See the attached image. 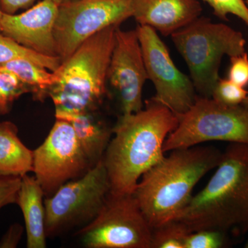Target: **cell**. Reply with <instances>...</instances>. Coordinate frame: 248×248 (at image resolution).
I'll use <instances>...</instances> for the list:
<instances>
[{
	"instance_id": "1",
	"label": "cell",
	"mask_w": 248,
	"mask_h": 248,
	"mask_svg": "<svg viewBox=\"0 0 248 248\" xmlns=\"http://www.w3.org/2000/svg\"><path fill=\"white\" fill-rule=\"evenodd\" d=\"M178 124L177 115L153 98L144 109L121 116L103 158L110 192L133 194L143 174L164 157L165 141Z\"/></svg>"
},
{
	"instance_id": "2",
	"label": "cell",
	"mask_w": 248,
	"mask_h": 248,
	"mask_svg": "<svg viewBox=\"0 0 248 248\" xmlns=\"http://www.w3.org/2000/svg\"><path fill=\"white\" fill-rule=\"evenodd\" d=\"M170 152L143 174L133 192L153 230L178 218L197 183L216 169L223 154L215 147L200 145Z\"/></svg>"
},
{
	"instance_id": "3",
	"label": "cell",
	"mask_w": 248,
	"mask_h": 248,
	"mask_svg": "<svg viewBox=\"0 0 248 248\" xmlns=\"http://www.w3.org/2000/svg\"><path fill=\"white\" fill-rule=\"evenodd\" d=\"M213 177L176 219L189 231L248 232V145L231 143Z\"/></svg>"
},
{
	"instance_id": "4",
	"label": "cell",
	"mask_w": 248,
	"mask_h": 248,
	"mask_svg": "<svg viewBox=\"0 0 248 248\" xmlns=\"http://www.w3.org/2000/svg\"><path fill=\"white\" fill-rule=\"evenodd\" d=\"M119 27L110 26L90 37L55 71L58 81L48 92L55 117L94 111L100 105L107 91L108 71Z\"/></svg>"
},
{
	"instance_id": "5",
	"label": "cell",
	"mask_w": 248,
	"mask_h": 248,
	"mask_svg": "<svg viewBox=\"0 0 248 248\" xmlns=\"http://www.w3.org/2000/svg\"><path fill=\"white\" fill-rule=\"evenodd\" d=\"M170 36L188 67L190 79L200 97H212L225 55L231 58L246 52L242 32L207 17L197 18Z\"/></svg>"
},
{
	"instance_id": "6",
	"label": "cell",
	"mask_w": 248,
	"mask_h": 248,
	"mask_svg": "<svg viewBox=\"0 0 248 248\" xmlns=\"http://www.w3.org/2000/svg\"><path fill=\"white\" fill-rule=\"evenodd\" d=\"M170 134L164 153L190 148L208 141H228L248 145V108L228 106L213 98L197 97Z\"/></svg>"
},
{
	"instance_id": "7",
	"label": "cell",
	"mask_w": 248,
	"mask_h": 248,
	"mask_svg": "<svg viewBox=\"0 0 248 248\" xmlns=\"http://www.w3.org/2000/svg\"><path fill=\"white\" fill-rule=\"evenodd\" d=\"M110 191L103 159L81 177L63 184L45 200L47 237L86 226L99 213Z\"/></svg>"
},
{
	"instance_id": "8",
	"label": "cell",
	"mask_w": 248,
	"mask_h": 248,
	"mask_svg": "<svg viewBox=\"0 0 248 248\" xmlns=\"http://www.w3.org/2000/svg\"><path fill=\"white\" fill-rule=\"evenodd\" d=\"M77 234L88 248H151L153 228L133 194L110 192L95 218Z\"/></svg>"
},
{
	"instance_id": "9",
	"label": "cell",
	"mask_w": 248,
	"mask_h": 248,
	"mask_svg": "<svg viewBox=\"0 0 248 248\" xmlns=\"http://www.w3.org/2000/svg\"><path fill=\"white\" fill-rule=\"evenodd\" d=\"M133 16L130 0H73L58 6L53 35L62 62L101 31Z\"/></svg>"
},
{
	"instance_id": "10",
	"label": "cell",
	"mask_w": 248,
	"mask_h": 248,
	"mask_svg": "<svg viewBox=\"0 0 248 248\" xmlns=\"http://www.w3.org/2000/svg\"><path fill=\"white\" fill-rule=\"evenodd\" d=\"M91 168L71 124L66 120L56 119L45 141L33 151L32 172L46 197Z\"/></svg>"
},
{
	"instance_id": "11",
	"label": "cell",
	"mask_w": 248,
	"mask_h": 248,
	"mask_svg": "<svg viewBox=\"0 0 248 248\" xmlns=\"http://www.w3.org/2000/svg\"><path fill=\"white\" fill-rule=\"evenodd\" d=\"M136 31L148 79L156 91L153 99L177 116L185 113L197 98L192 80L175 66L169 49L155 29L139 25Z\"/></svg>"
},
{
	"instance_id": "12",
	"label": "cell",
	"mask_w": 248,
	"mask_h": 248,
	"mask_svg": "<svg viewBox=\"0 0 248 248\" xmlns=\"http://www.w3.org/2000/svg\"><path fill=\"white\" fill-rule=\"evenodd\" d=\"M148 79L141 45L136 30L115 32L108 81L115 90L122 115H130L143 108L142 93Z\"/></svg>"
},
{
	"instance_id": "13",
	"label": "cell",
	"mask_w": 248,
	"mask_h": 248,
	"mask_svg": "<svg viewBox=\"0 0 248 248\" xmlns=\"http://www.w3.org/2000/svg\"><path fill=\"white\" fill-rule=\"evenodd\" d=\"M58 6L42 0L20 14H3L1 33L41 55L58 57L53 29Z\"/></svg>"
},
{
	"instance_id": "14",
	"label": "cell",
	"mask_w": 248,
	"mask_h": 248,
	"mask_svg": "<svg viewBox=\"0 0 248 248\" xmlns=\"http://www.w3.org/2000/svg\"><path fill=\"white\" fill-rule=\"evenodd\" d=\"M132 13L141 26H148L161 35H171L200 17L199 0H130Z\"/></svg>"
},
{
	"instance_id": "15",
	"label": "cell",
	"mask_w": 248,
	"mask_h": 248,
	"mask_svg": "<svg viewBox=\"0 0 248 248\" xmlns=\"http://www.w3.org/2000/svg\"><path fill=\"white\" fill-rule=\"evenodd\" d=\"M45 196L35 176H23L16 203L24 216L28 248H45L46 246Z\"/></svg>"
},
{
	"instance_id": "16",
	"label": "cell",
	"mask_w": 248,
	"mask_h": 248,
	"mask_svg": "<svg viewBox=\"0 0 248 248\" xmlns=\"http://www.w3.org/2000/svg\"><path fill=\"white\" fill-rule=\"evenodd\" d=\"M69 122L81 148L92 167L103 159L112 135V129L93 115V111L77 112L55 117Z\"/></svg>"
},
{
	"instance_id": "17",
	"label": "cell",
	"mask_w": 248,
	"mask_h": 248,
	"mask_svg": "<svg viewBox=\"0 0 248 248\" xmlns=\"http://www.w3.org/2000/svg\"><path fill=\"white\" fill-rule=\"evenodd\" d=\"M33 170V151L18 137L17 125L0 122V177H19Z\"/></svg>"
},
{
	"instance_id": "18",
	"label": "cell",
	"mask_w": 248,
	"mask_h": 248,
	"mask_svg": "<svg viewBox=\"0 0 248 248\" xmlns=\"http://www.w3.org/2000/svg\"><path fill=\"white\" fill-rule=\"evenodd\" d=\"M47 68L27 60H16L0 64V71L9 72L17 77L31 89L34 97L44 100L48 97L50 89L56 84V72H48Z\"/></svg>"
},
{
	"instance_id": "19",
	"label": "cell",
	"mask_w": 248,
	"mask_h": 248,
	"mask_svg": "<svg viewBox=\"0 0 248 248\" xmlns=\"http://www.w3.org/2000/svg\"><path fill=\"white\" fill-rule=\"evenodd\" d=\"M16 60H30L51 72L57 71L62 63L59 57L46 56L36 53L0 32V64Z\"/></svg>"
},
{
	"instance_id": "20",
	"label": "cell",
	"mask_w": 248,
	"mask_h": 248,
	"mask_svg": "<svg viewBox=\"0 0 248 248\" xmlns=\"http://www.w3.org/2000/svg\"><path fill=\"white\" fill-rule=\"evenodd\" d=\"M190 233L183 222L171 220L153 230L151 248H185Z\"/></svg>"
},
{
	"instance_id": "21",
	"label": "cell",
	"mask_w": 248,
	"mask_h": 248,
	"mask_svg": "<svg viewBox=\"0 0 248 248\" xmlns=\"http://www.w3.org/2000/svg\"><path fill=\"white\" fill-rule=\"evenodd\" d=\"M31 89L12 73L0 71V115L9 113L14 102Z\"/></svg>"
},
{
	"instance_id": "22",
	"label": "cell",
	"mask_w": 248,
	"mask_h": 248,
	"mask_svg": "<svg viewBox=\"0 0 248 248\" xmlns=\"http://www.w3.org/2000/svg\"><path fill=\"white\" fill-rule=\"evenodd\" d=\"M229 235L215 230H202L190 233L185 248H222L229 244Z\"/></svg>"
},
{
	"instance_id": "23",
	"label": "cell",
	"mask_w": 248,
	"mask_h": 248,
	"mask_svg": "<svg viewBox=\"0 0 248 248\" xmlns=\"http://www.w3.org/2000/svg\"><path fill=\"white\" fill-rule=\"evenodd\" d=\"M248 91L231 79L219 78L212 97L217 102L228 106L241 105L247 97Z\"/></svg>"
},
{
	"instance_id": "24",
	"label": "cell",
	"mask_w": 248,
	"mask_h": 248,
	"mask_svg": "<svg viewBox=\"0 0 248 248\" xmlns=\"http://www.w3.org/2000/svg\"><path fill=\"white\" fill-rule=\"evenodd\" d=\"M218 19L228 21L229 15L241 19L248 27V7L244 0H203Z\"/></svg>"
},
{
	"instance_id": "25",
	"label": "cell",
	"mask_w": 248,
	"mask_h": 248,
	"mask_svg": "<svg viewBox=\"0 0 248 248\" xmlns=\"http://www.w3.org/2000/svg\"><path fill=\"white\" fill-rule=\"evenodd\" d=\"M231 64L228 73V79L241 87L248 85V55L244 53L237 56L231 57Z\"/></svg>"
},
{
	"instance_id": "26",
	"label": "cell",
	"mask_w": 248,
	"mask_h": 248,
	"mask_svg": "<svg viewBox=\"0 0 248 248\" xmlns=\"http://www.w3.org/2000/svg\"><path fill=\"white\" fill-rule=\"evenodd\" d=\"M22 177H0V210L10 204L16 203Z\"/></svg>"
},
{
	"instance_id": "27",
	"label": "cell",
	"mask_w": 248,
	"mask_h": 248,
	"mask_svg": "<svg viewBox=\"0 0 248 248\" xmlns=\"http://www.w3.org/2000/svg\"><path fill=\"white\" fill-rule=\"evenodd\" d=\"M24 227L19 223H14L0 239V248H16L20 242Z\"/></svg>"
},
{
	"instance_id": "28",
	"label": "cell",
	"mask_w": 248,
	"mask_h": 248,
	"mask_svg": "<svg viewBox=\"0 0 248 248\" xmlns=\"http://www.w3.org/2000/svg\"><path fill=\"white\" fill-rule=\"evenodd\" d=\"M35 0H0V10L5 14H16L21 9H28Z\"/></svg>"
},
{
	"instance_id": "29",
	"label": "cell",
	"mask_w": 248,
	"mask_h": 248,
	"mask_svg": "<svg viewBox=\"0 0 248 248\" xmlns=\"http://www.w3.org/2000/svg\"><path fill=\"white\" fill-rule=\"evenodd\" d=\"M51 1H53L55 4L58 5L59 6L60 5L68 2V1H73V0H51Z\"/></svg>"
},
{
	"instance_id": "30",
	"label": "cell",
	"mask_w": 248,
	"mask_h": 248,
	"mask_svg": "<svg viewBox=\"0 0 248 248\" xmlns=\"http://www.w3.org/2000/svg\"><path fill=\"white\" fill-rule=\"evenodd\" d=\"M241 105L244 106V107L247 108H248V94L247 97H246V99H245V101L244 102H243V104H241Z\"/></svg>"
},
{
	"instance_id": "31",
	"label": "cell",
	"mask_w": 248,
	"mask_h": 248,
	"mask_svg": "<svg viewBox=\"0 0 248 248\" xmlns=\"http://www.w3.org/2000/svg\"><path fill=\"white\" fill-rule=\"evenodd\" d=\"M3 13L1 12V10H0V32H1V18H2Z\"/></svg>"
},
{
	"instance_id": "32",
	"label": "cell",
	"mask_w": 248,
	"mask_h": 248,
	"mask_svg": "<svg viewBox=\"0 0 248 248\" xmlns=\"http://www.w3.org/2000/svg\"><path fill=\"white\" fill-rule=\"evenodd\" d=\"M245 248H248V241L246 242V245H245Z\"/></svg>"
},
{
	"instance_id": "33",
	"label": "cell",
	"mask_w": 248,
	"mask_h": 248,
	"mask_svg": "<svg viewBox=\"0 0 248 248\" xmlns=\"http://www.w3.org/2000/svg\"><path fill=\"white\" fill-rule=\"evenodd\" d=\"M245 3H246V4L247 5V6L248 7V0H244Z\"/></svg>"
}]
</instances>
